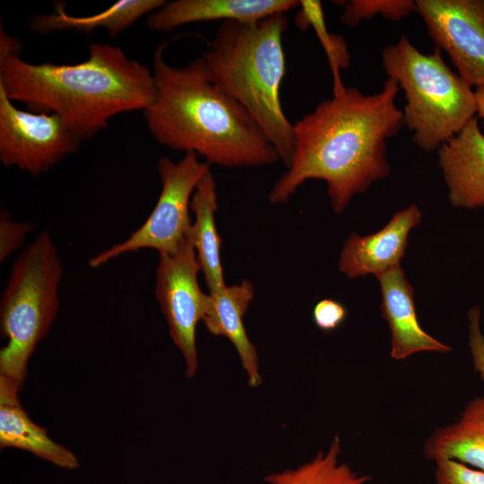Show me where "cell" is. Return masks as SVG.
<instances>
[{
	"instance_id": "1",
	"label": "cell",
	"mask_w": 484,
	"mask_h": 484,
	"mask_svg": "<svg viewBox=\"0 0 484 484\" xmlns=\"http://www.w3.org/2000/svg\"><path fill=\"white\" fill-rule=\"evenodd\" d=\"M399 89L392 78L371 95L345 87L295 122L292 159L270 203H285L307 180L322 179L333 211L341 213L355 194L387 177L386 143L404 125L395 103Z\"/></svg>"
},
{
	"instance_id": "2",
	"label": "cell",
	"mask_w": 484,
	"mask_h": 484,
	"mask_svg": "<svg viewBox=\"0 0 484 484\" xmlns=\"http://www.w3.org/2000/svg\"><path fill=\"white\" fill-rule=\"evenodd\" d=\"M22 44L0 26V86L29 110L57 115L82 142L121 113L144 110L155 96L152 71L118 46L91 43L86 60L32 64Z\"/></svg>"
},
{
	"instance_id": "3",
	"label": "cell",
	"mask_w": 484,
	"mask_h": 484,
	"mask_svg": "<svg viewBox=\"0 0 484 484\" xmlns=\"http://www.w3.org/2000/svg\"><path fill=\"white\" fill-rule=\"evenodd\" d=\"M167 43L152 58L155 96L143 112L160 144L194 152L210 165L254 168L280 157L255 120L211 77L201 56L185 66L164 59Z\"/></svg>"
},
{
	"instance_id": "4",
	"label": "cell",
	"mask_w": 484,
	"mask_h": 484,
	"mask_svg": "<svg viewBox=\"0 0 484 484\" xmlns=\"http://www.w3.org/2000/svg\"><path fill=\"white\" fill-rule=\"evenodd\" d=\"M288 22L285 13L222 22L201 55L211 77L255 120L286 169L293 154V124L281 107L280 90Z\"/></svg>"
},
{
	"instance_id": "5",
	"label": "cell",
	"mask_w": 484,
	"mask_h": 484,
	"mask_svg": "<svg viewBox=\"0 0 484 484\" xmlns=\"http://www.w3.org/2000/svg\"><path fill=\"white\" fill-rule=\"evenodd\" d=\"M63 276L61 256L47 230L14 261L3 293L0 402H19L28 361L47 335L58 307Z\"/></svg>"
},
{
	"instance_id": "6",
	"label": "cell",
	"mask_w": 484,
	"mask_h": 484,
	"mask_svg": "<svg viewBox=\"0 0 484 484\" xmlns=\"http://www.w3.org/2000/svg\"><path fill=\"white\" fill-rule=\"evenodd\" d=\"M383 67L404 91V125L424 151L438 150L477 115L475 90L445 62L442 51L420 52L402 36L382 51Z\"/></svg>"
},
{
	"instance_id": "7",
	"label": "cell",
	"mask_w": 484,
	"mask_h": 484,
	"mask_svg": "<svg viewBox=\"0 0 484 484\" xmlns=\"http://www.w3.org/2000/svg\"><path fill=\"white\" fill-rule=\"evenodd\" d=\"M211 165L194 152H186L177 162L168 157L158 161L161 190L144 223L124 241L103 250L89 260V266L99 267L124 254L144 248L171 253L190 236L189 210L193 194L209 173Z\"/></svg>"
},
{
	"instance_id": "8",
	"label": "cell",
	"mask_w": 484,
	"mask_h": 484,
	"mask_svg": "<svg viewBox=\"0 0 484 484\" xmlns=\"http://www.w3.org/2000/svg\"><path fill=\"white\" fill-rule=\"evenodd\" d=\"M201 271L190 236L171 253L159 254L155 297L168 324L169 335L193 377L199 367L195 330L208 305V294L200 288Z\"/></svg>"
},
{
	"instance_id": "9",
	"label": "cell",
	"mask_w": 484,
	"mask_h": 484,
	"mask_svg": "<svg viewBox=\"0 0 484 484\" xmlns=\"http://www.w3.org/2000/svg\"><path fill=\"white\" fill-rule=\"evenodd\" d=\"M82 141L56 114L17 108L0 86V160L41 175L76 151Z\"/></svg>"
},
{
	"instance_id": "10",
	"label": "cell",
	"mask_w": 484,
	"mask_h": 484,
	"mask_svg": "<svg viewBox=\"0 0 484 484\" xmlns=\"http://www.w3.org/2000/svg\"><path fill=\"white\" fill-rule=\"evenodd\" d=\"M416 12L459 76L484 87V0H417Z\"/></svg>"
},
{
	"instance_id": "11",
	"label": "cell",
	"mask_w": 484,
	"mask_h": 484,
	"mask_svg": "<svg viewBox=\"0 0 484 484\" xmlns=\"http://www.w3.org/2000/svg\"><path fill=\"white\" fill-rule=\"evenodd\" d=\"M416 204L398 212L379 231L367 236L352 233L345 241L339 269L349 278L382 273L400 266L410 231L420 221Z\"/></svg>"
},
{
	"instance_id": "12",
	"label": "cell",
	"mask_w": 484,
	"mask_h": 484,
	"mask_svg": "<svg viewBox=\"0 0 484 484\" xmlns=\"http://www.w3.org/2000/svg\"><path fill=\"white\" fill-rule=\"evenodd\" d=\"M437 151L450 203L466 209L484 206V134L478 117Z\"/></svg>"
},
{
	"instance_id": "13",
	"label": "cell",
	"mask_w": 484,
	"mask_h": 484,
	"mask_svg": "<svg viewBox=\"0 0 484 484\" xmlns=\"http://www.w3.org/2000/svg\"><path fill=\"white\" fill-rule=\"evenodd\" d=\"M381 294V312L391 332L390 356L402 360L422 351L446 353L451 347L420 326L413 297V289L401 266L377 276Z\"/></svg>"
},
{
	"instance_id": "14",
	"label": "cell",
	"mask_w": 484,
	"mask_h": 484,
	"mask_svg": "<svg viewBox=\"0 0 484 484\" xmlns=\"http://www.w3.org/2000/svg\"><path fill=\"white\" fill-rule=\"evenodd\" d=\"M298 6V0H175L149 14L146 26L169 32L194 22H256Z\"/></svg>"
},
{
	"instance_id": "15",
	"label": "cell",
	"mask_w": 484,
	"mask_h": 484,
	"mask_svg": "<svg viewBox=\"0 0 484 484\" xmlns=\"http://www.w3.org/2000/svg\"><path fill=\"white\" fill-rule=\"evenodd\" d=\"M208 305L202 322L215 336H223L235 347L246 371L249 386L262 384L255 346L249 340L243 323L255 296L253 283L248 280L239 284L224 286L208 293Z\"/></svg>"
},
{
	"instance_id": "16",
	"label": "cell",
	"mask_w": 484,
	"mask_h": 484,
	"mask_svg": "<svg viewBox=\"0 0 484 484\" xmlns=\"http://www.w3.org/2000/svg\"><path fill=\"white\" fill-rule=\"evenodd\" d=\"M423 454L429 461L452 459L484 471V396L471 400L456 421L436 428Z\"/></svg>"
},
{
	"instance_id": "17",
	"label": "cell",
	"mask_w": 484,
	"mask_h": 484,
	"mask_svg": "<svg viewBox=\"0 0 484 484\" xmlns=\"http://www.w3.org/2000/svg\"><path fill=\"white\" fill-rule=\"evenodd\" d=\"M165 3L164 0H120L106 10L89 16L68 14L64 4L58 3L55 5L54 13L34 16L29 25L40 34L68 30L90 34L94 30L102 28L106 29L110 37L115 38Z\"/></svg>"
},
{
	"instance_id": "18",
	"label": "cell",
	"mask_w": 484,
	"mask_h": 484,
	"mask_svg": "<svg viewBox=\"0 0 484 484\" xmlns=\"http://www.w3.org/2000/svg\"><path fill=\"white\" fill-rule=\"evenodd\" d=\"M216 182L209 172L194 190L190 209L194 212L190 238L209 292L226 286L220 259L221 238L215 225Z\"/></svg>"
},
{
	"instance_id": "19",
	"label": "cell",
	"mask_w": 484,
	"mask_h": 484,
	"mask_svg": "<svg viewBox=\"0 0 484 484\" xmlns=\"http://www.w3.org/2000/svg\"><path fill=\"white\" fill-rule=\"evenodd\" d=\"M0 445L28 451L62 469L79 467L76 456L35 424L20 402H0Z\"/></svg>"
},
{
	"instance_id": "20",
	"label": "cell",
	"mask_w": 484,
	"mask_h": 484,
	"mask_svg": "<svg viewBox=\"0 0 484 484\" xmlns=\"http://www.w3.org/2000/svg\"><path fill=\"white\" fill-rule=\"evenodd\" d=\"M341 440L335 436L326 451L292 469L264 477L266 484H369L370 477L355 471L340 460Z\"/></svg>"
},
{
	"instance_id": "21",
	"label": "cell",
	"mask_w": 484,
	"mask_h": 484,
	"mask_svg": "<svg viewBox=\"0 0 484 484\" xmlns=\"http://www.w3.org/2000/svg\"><path fill=\"white\" fill-rule=\"evenodd\" d=\"M298 8L295 23L303 30L309 27L314 29L331 67L333 94H338L345 88L340 77V70L346 69L350 63L347 42L341 36L328 31L320 1L302 0L299 1Z\"/></svg>"
},
{
	"instance_id": "22",
	"label": "cell",
	"mask_w": 484,
	"mask_h": 484,
	"mask_svg": "<svg viewBox=\"0 0 484 484\" xmlns=\"http://www.w3.org/2000/svg\"><path fill=\"white\" fill-rule=\"evenodd\" d=\"M342 4L341 21L347 26H356L377 14L400 21L416 12V1L412 0H351Z\"/></svg>"
},
{
	"instance_id": "23",
	"label": "cell",
	"mask_w": 484,
	"mask_h": 484,
	"mask_svg": "<svg viewBox=\"0 0 484 484\" xmlns=\"http://www.w3.org/2000/svg\"><path fill=\"white\" fill-rule=\"evenodd\" d=\"M435 484H484V471L452 459L435 462Z\"/></svg>"
},
{
	"instance_id": "24",
	"label": "cell",
	"mask_w": 484,
	"mask_h": 484,
	"mask_svg": "<svg viewBox=\"0 0 484 484\" xmlns=\"http://www.w3.org/2000/svg\"><path fill=\"white\" fill-rule=\"evenodd\" d=\"M36 228L33 222L14 221L10 213L0 212V262L3 263L22 245L27 235Z\"/></svg>"
},
{
	"instance_id": "25",
	"label": "cell",
	"mask_w": 484,
	"mask_h": 484,
	"mask_svg": "<svg viewBox=\"0 0 484 484\" xmlns=\"http://www.w3.org/2000/svg\"><path fill=\"white\" fill-rule=\"evenodd\" d=\"M346 317V307L341 303L331 298L318 301L313 309V319L315 325L324 332L337 329Z\"/></svg>"
},
{
	"instance_id": "26",
	"label": "cell",
	"mask_w": 484,
	"mask_h": 484,
	"mask_svg": "<svg viewBox=\"0 0 484 484\" xmlns=\"http://www.w3.org/2000/svg\"><path fill=\"white\" fill-rule=\"evenodd\" d=\"M469 347L474 370L484 382V335L480 330V310L473 307L468 312Z\"/></svg>"
},
{
	"instance_id": "27",
	"label": "cell",
	"mask_w": 484,
	"mask_h": 484,
	"mask_svg": "<svg viewBox=\"0 0 484 484\" xmlns=\"http://www.w3.org/2000/svg\"><path fill=\"white\" fill-rule=\"evenodd\" d=\"M477 117L481 120L484 128V87L475 89Z\"/></svg>"
}]
</instances>
